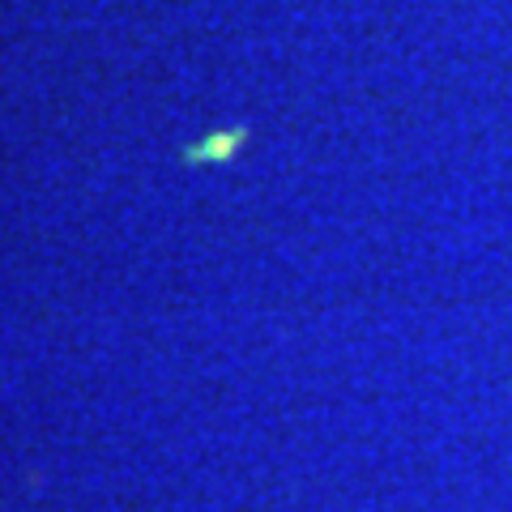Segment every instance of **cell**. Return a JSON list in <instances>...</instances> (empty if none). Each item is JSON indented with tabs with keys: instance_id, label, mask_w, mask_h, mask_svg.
<instances>
[{
	"instance_id": "6da1fadb",
	"label": "cell",
	"mask_w": 512,
	"mask_h": 512,
	"mask_svg": "<svg viewBox=\"0 0 512 512\" xmlns=\"http://www.w3.org/2000/svg\"><path fill=\"white\" fill-rule=\"evenodd\" d=\"M235 137H239V133H231V137H214L210 146H192V150H188V158H222V154H227V150L235 146Z\"/></svg>"
}]
</instances>
